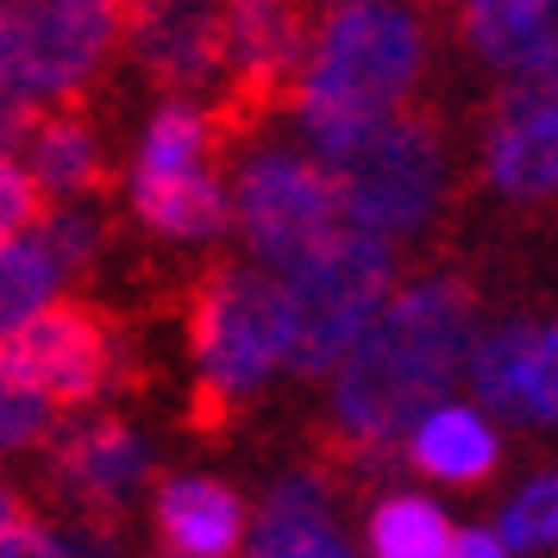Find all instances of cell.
I'll return each instance as SVG.
<instances>
[{"label":"cell","mask_w":558,"mask_h":558,"mask_svg":"<svg viewBox=\"0 0 558 558\" xmlns=\"http://www.w3.org/2000/svg\"><path fill=\"white\" fill-rule=\"evenodd\" d=\"M132 63L177 95L232 76V26L220 7H132L126 13Z\"/></svg>","instance_id":"8fae6325"},{"label":"cell","mask_w":558,"mask_h":558,"mask_svg":"<svg viewBox=\"0 0 558 558\" xmlns=\"http://www.w3.org/2000/svg\"><path fill=\"white\" fill-rule=\"evenodd\" d=\"M20 521H26V508H20V496H13V489L0 483V533H7V527H20Z\"/></svg>","instance_id":"4316f807"},{"label":"cell","mask_w":558,"mask_h":558,"mask_svg":"<svg viewBox=\"0 0 558 558\" xmlns=\"http://www.w3.org/2000/svg\"><path fill=\"white\" fill-rule=\"evenodd\" d=\"M232 214L245 227V245L264 270H295L314 252H327L345 232V202L327 163L289 145H264L245 157V170L232 182Z\"/></svg>","instance_id":"8992f818"},{"label":"cell","mask_w":558,"mask_h":558,"mask_svg":"<svg viewBox=\"0 0 558 558\" xmlns=\"http://www.w3.org/2000/svg\"><path fill=\"white\" fill-rule=\"evenodd\" d=\"M245 533V508L214 477H170L157 489V546L170 558H227Z\"/></svg>","instance_id":"4fadbf2b"},{"label":"cell","mask_w":558,"mask_h":558,"mask_svg":"<svg viewBox=\"0 0 558 558\" xmlns=\"http://www.w3.org/2000/svg\"><path fill=\"white\" fill-rule=\"evenodd\" d=\"M38 220H45V189L32 182L20 157H0V252L20 245Z\"/></svg>","instance_id":"7402d4cb"},{"label":"cell","mask_w":558,"mask_h":558,"mask_svg":"<svg viewBox=\"0 0 558 558\" xmlns=\"http://www.w3.org/2000/svg\"><path fill=\"white\" fill-rule=\"evenodd\" d=\"M471 389L489 414L502 421H527V427H558V320L483 332L477 357H471Z\"/></svg>","instance_id":"30bf717a"},{"label":"cell","mask_w":558,"mask_h":558,"mask_svg":"<svg viewBox=\"0 0 558 558\" xmlns=\"http://www.w3.org/2000/svg\"><path fill=\"white\" fill-rule=\"evenodd\" d=\"M508 553H553L558 546V471H539L533 483L514 489V502L502 508V527H496Z\"/></svg>","instance_id":"44dd1931"},{"label":"cell","mask_w":558,"mask_h":558,"mask_svg":"<svg viewBox=\"0 0 558 558\" xmlns=\"http://www.w3.org/2000/svg\"><path fill=\"white\" fill-rule=\"evenodd\" d=\"M332 182L345 202V227L396 245V239H414L446 202V145L433 120L396 113L345 163H332Z\"/></svg>","instance_id":"5b68a950"},{"label":"cell","mask_w":558,"mask_h":558,"mask_svg":"<svg viewBox=\"0 0 558 558\" xmlns=\"http://www.w3.org/2000/svg\"><path fill=\"white\" fill-rule=\"evenodd\" d=\"M151 471V452L145 439L126 427V421H95V427H76L57 439V489L82 508V521H107L120 514L126 496L145 483Z\"/></svg>","instance_id":"7c38bea8"},{"label":"cell","mask_w":558,"mask_h":558,"mask_svg":"<svg viewBox=\"0 0 558 558\" xmlns=\"http://www.w3.org/2000/svg\"><path fill=\"white\" fill-rule=\"evenodd\" d=\"M51 427H57V408L51 402H38V396H26V389L0 383V452L38 446Z\"/></svg>","instance_id":"603a6c76"},{"label":"cell","mask_w":558,"mask_h":558,"mask_svg":"<svg viewBox=\"0 0 558 558\" xmlns=\"http://www.w3.org/2000/svg\"><path fill=\"white\" fill-rule=\"evenodd\" d=\"M57 558H126L107 521H70L57 527Z\"/></svg>","instance_id":"cb8c5ba5"},{"label":"cell","mask_w":558,"mask_h":558,"mask_svg":"<svg viewBox=\"0 0 558 558\" xmlns=\"http://www.w3.org/2000/svg\"><path fill=\"white\" fill-rule=\"evenodd\" d=\"M195 371H202V421H220L257 396L270 371H282L289 327H282V282L264 264H227L195 289L189 307Z\"/></svg>","instance_id":"277c9868"},{"label":"cell","mask_w":558,"mask_h":558,"mask_svg":"<svg viewBox=\"0 0 558 558\" xmlns=\"http://www.w3.org/2000/svg\"><path fill=\"white\" fill-rule=\"evenodd\" d=\"M452 546L458 533L433 496H383L371 514V558H446Z\"/></svg>","instance_id":"d6986e66"},{"label":"cell","mask_w":558,"mask_h":558,"mask_svg":"<svg viewBox=\"0 0 558 558\" xmlns=\"http://www.w3.org/2000/svg\"><path fill=\"white\" fill-rule=\"evenodd\" d=\"M282 327H289V352L282 371L295 377H339V364L352 345L371 332L389 295H396V245H383L371 232H339L327 252L307 264L282 270Z\"/></svg>","instance_id":"3957f363"},{"label":"cell","mask_w":558,"mask_h":558,"mask_svg":"<svg viewBox=\"0 0 558 558\" xmlns=\"http://www.w3.org/2000/svg\"><path fill=\"white\" fill-rule=\"evenodd\" d=\"M464 38L508 82L521 70H533L539 57L558 51V7H539V0H477V7H464Z\"/></svg>","instance_id":"5bb4252c"},{"label":"cell","mask_w":558,"mask_h":558,"mask_svg":"<svg viewBox=\"0 0 558 558\" xmlns=\"http://www.w3.org/2000/svg\"><path fill=\"white\" fill-rule=\"evenodd\" d=\"M0 383H13L51 408L95 402L113 383V327L82 302L45 307L26 332H13L0 345Z\"/></svg>","instance_id":"ba28073f"},{"label":"cell","mask_w":558,"mask_h":558,"mask_svg":"<svg viewBox=\"0 0 558 558\" xmlns=\"http://www.w3.org/2000/svg\"><path fill=\"white\" fill-rule=\"evenodd\" d=\"M207 145H214V126L195 101H163L145 126V145H138V163L132 177H189L207 163Z\"/></svg>","instance_id":"ffe728a7"},{"label":"cell","mask_w":558,"mask_h":558,"mask_svg":"<svg viewBox=\"0 0 558 558\" xmlns=\"http://www.w3.org/2000/svg\"><path fill=\"white\" fill-rule=\"evenodd\" d=\"M496 427L483 421V408L471 402H446L433 408L427 421L414 427L408 439V458H414V471H427L439 483H477L496 471Z\"/></svg>","instance_id":"9a60e30c"},{"label":"cell","mask_w":558,"mask_h":558,"mask_svg":"<svg viewBox=\"0 0 558 558\" xmlns=\"http://www.w3.org/2000/svg\"><path fill=\"white\" fill-rule=\"evenodd\" d=\"M0 558H57V533H45L38 521H20V527L0 533Z\"/></svg>","instance_id":"d4e9b609"},{"label":"cell","mask_w":558,"mask_h":558,"mask_svg":"<svg viewBox=\"0 0 558 558\" xmlns=\"http://www.w3.org/2000/svg\"><path fill=\"white\" fill-rule=\"evenodd\" d=\"M427 70V32L402 7H332L314 32V57L295 88V126L307 138L314 163H345V157L396 120L414 82Z\"/></svg>","instance_id":"7a4b0ae2"},{"label":"cell","mask_w":558,"mask_h":558,"mask_svg":"<svg viewBox=\"0 0 558 558\" xmlns=\"http://www.w3.org/2000/svg\"><path fill=\"white\" fill-rule=\"evenodd\" d=\"M227 189L207 170L189 177H132V214L163 239H214L227 227Z\"/></svg>","instance_id":"e0dca14e"},{"label":"cell","mask_w":558,"mask_h":558,"mask_svg":"<svg viewBox=\"0 0 558 558\" xmlns=\"http://www.w3.org/2000/svg\"><path fill=\"white\" fill-rule=\"evenodd\" d=\"M76 282L70 270V257L51 245V232L45 220L20 239V245H7L0 252V345L13 339V332H26L45 307H57V295Z\"/></svg>","instance_id":"2e32d148"},{"label":"cell","mask_w":558,"mask_h":558,"mask_svg":"<svg viewBox=\"0 0 558 558\" xmlns=\"http://www.w3.org/2000/svg\"><path fill=\"white\" fill-rule=\"evenodd\" d=\"M446 558H508V546L496 539V533H483V527H464L458 533V546Z\"/></svg>","instance_id":"484cf974"},{"label":"cell","mask_w":558,"mask_h":558,"mask_svg":"<svg viewBox=\"0 0 558 558\" xmlns=\"http://www.w3.org/2000/svg\"><path fill=\"white\" fill-rule=\"evenodd\" d=\"M483 177L514 202L558 195V51L502 82L483 126Z\"/></svg>","instance_id":"9c48e42d"},{"label":"cell","mask_w":558,"mask_h":558,"mask_svg":"<svg viewBox=\"0 0 558 558\" xmlns=\"http://www.w3.org/2000/svg\"><path fill=\"white\" fill-rule=\"evenodd\" d=\"M0 32H7L13 88L38 113H57L126 38V13L101 0H26V7H0Z\"/></svg>","instance_id":"52a82bcc"},{"label":"cell","mask_w":558,"mask_h":558,"mask_svg":"<svg viewBox=\"0 0 558 558\" xmlns=\"http://www.w3.org/2000/svg\"><path fill=\"white\" fill-rule=\"evenodd\" d=\"M26 170H32V182H38L45 195H57V202L88 195V189L101 182V138L82 126V113L57 107V113H45V120L32 126Z\"/></svg>","instance_id":"ac0fdd59"},{"label":"cell","mask_w":558,"mask_h":558,"mask_svg":"<svg viewBox=\"0 0 558 558\" xmlns=\"http://www.w3.org/2000/svg\"><path fill=\"white\" fill-rule=\"evenodd\" d=\"M471 320L477 295L458 277H421L396 289L332 377V433L357 458L408 446L433 408H446V389L471 377L477 357Z\"/></svg>","instance_id":"6da1fadb"}]
</instances>
